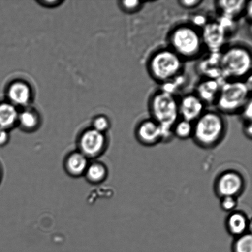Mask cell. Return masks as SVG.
<instances>
[{
    "mask_svg": "<svg viewBox=\"0 0 252 252\" xmlns=\"http://www.w3.org/2000/svg\"><path fill=\"white\" fill-rule=\"evenodd\" d=\"M244 185L243 178L239 173L234 171L226 172L222 174L217 180V193L221 197H235L243 191Z\"/></svg>",
    "mask_w": 252,
    "mask_h": 252,
    "instance_id": "obj_8",
    "label": "cell"
},
{
    "mask_svg": "<svg viewBox=\"0 0 252 252\" xmlns=\"http://www.w3.org/2000/svg\"><path fill=\"white\" fill-rule=\"evenodd\" d=\"M172 131L180 139H187L192 136L193 123L180 118L173 127Z\"/></svg>",
    "mask_w": 252,
    "mask_h": 252,
    "instance_id": "obj_19",
    "label": "cell"
},
{
    "mask_svg": "<svg viewBox=\"0 0 252 252\" xmlns=\"http://www.w3.org/2000/svg\"><path fill=\"white\" fill-rule=\"evenodd\" d=\"M31 93L28 86L24 83L13 84L9 90V97L12 102L18 105H26L31 98Z\"/></svg>",
    "mask_w": 252,
    "mask_h": 252,
    "instance_id": "obj_17",
    "label": "cell"
},
{
    "mask_svg": "<svg viewBox=\"0 0 252 252\" xmlns=\"http://www.w3.org/2000/svg\"><path fill=\"white\" fill-rule=\"evenodd\" d=\"M183 66L184 60L170 48L156 51L148 63V70L153 80L163 84L179 77Z\"/></svg>",
    "mask_w": 252,
    "mask_h": 252,
    "instance_id": "obj_4",
    "label": "cell"
},
{
    "mask_svg": "<svg viewBox=\"0 0 252 252\" xmlns=\"http://www.w3.org/2000/svg\"><path fill=\"white\" fill-rule=\"evenodd\" d=\"M233 252H252V236L246 233L238 237L234 242Z\"/></svg>",
    "mask_w": 252,
    "mask_h": 252,
    "instance_id": "obj_21",
    "label": "cell"
},
{
    "mask_svg": "<svg viewBox=\"0 0 252 252\" xmlns=\"http://www.w3.org/2000/svg\"><path fill=\"white\" fill-rule=\"evenodd\" d=\"M17 112L14 106L8 103L0 105V128H6L13 126L17 120Z\"/></svg>",
    "mask_w": 252,
    "mask_h": 252,
    "instance_id": "obj_18",
    "label": "cell"
},
{
    "mask_svg": "<svg viewBox=\"0 0 252 252\" xmlns=\"http://www.w3.org/2000/svg\"><path fill=\"white\" fill-rule=\"evenodd\" d=\"M226 224L229 233L239 237L246 234L248 228L249 221L246 215L237 212H233L228 217Z\"/></svg>",
    "mask_w": 252,
    "mask_h": 252,
    "instance_id": "obj_15",
    "label": "cell"
},
{
    "mask_svg": "<svg viewBox=\"0 0 252 252\" xmlns=\"http://www.w3.org/2000/svg\"><path fill=\"white\" fill-rule=\"evenodd\" d=\"M9 139V135L6 129L0 128V146H2L7 142Z\"/></svg>",
    "mask_w": 252,
    "mask_h": 252,
    "instance_id": "obj_29",
    "label": "cell"
},
{
    "mask_svg": "<svg viewBox=\"0 0 252 252\" xmlns=\"http://www.w3.org/2000/svg\"><path fill=\"white\" fill-rule=\"evenodd\" d=\"M203 1L202 0H180L178 1L180 6L186 9L196 8L201 5Z\"/></svg>",
    "mask_w": 252,
    "mask_h": 252,
    "instance_id": "obj_27",
    "label": "cell"
},
{
    "mask_svg": "<svg viewBox=\"0 0 252 252\" xmlns=\"http://www.w3.org/2000/svg\"><path fill=\"white\" fill-rule=\"evenodd\" d=\"M20 120L22 126L27 128H33L37 125L38 119L36 116L30 112H24L22 113Z\"/></svg>",
    "mask_w": 252,
    "mask_h": 252,
    "instance_id": "obj_23",
    "label": "cell"
},
{
    "mask_svg": "<svg viewBox=\"0 0 252 252\" xmlns=\"http://www.w3.org/2000/svg\"><path fill=\"white\" fill-rule=\"evenodd\" d=\"M205 106L195 93L185 95L179 101L180 118L193 123L206 111Z\"/></svg>",
    "mask_w": 252,
    "mask_h": 252,
    "instance_id": "obj_9",
    "label": "cell"
},
{
    "mask_svg": "<svg viewBox=\"0 0 252 252\" xmlns=\"http://www.w3.org/2000/svg\"><path fill=\"white\" fill-rule=\"evenodd\" d=\"M242 118L246 123L252 122V98L249 99L246 104L242 108L240 112Z\"/></svg>",
    "mask_w": 252,
    "mask_h": 252,
    "instance_id": "obj_25",
    "label": "cell"
},
{
    "mask_svg": "<svg viewBox=\"0 0 252 252\" xmlns=\"http://www.w3.org/2000/svg\"><path fill=\"white\" fill-rule=\"evenodd\" d=\"M149 111L151 118L162 128L163 139L169 137L173 127L180 119L179 101L176 97L164 91H158L150 98Z\"/></svg>",
    "mask_w": 252,
    "mask_h": 252,
    "instance_id": "obj_2",
    "label": "cell"
},
{
    "mask_svg": "<svg viewBox=\"0 0 252 252\" xmlns=\"http://www.w3.org/2000/svg\"><path fill=\"white\" fill-rule=\"evenodd\" d=\"M88 167V158L81 153H73L66 160L68 172L74 176H79L86 172Z\"/></svg>",
    "mask_w": 252,
    "mask_h": 252,
    "instance_id": "obj_16",
    "label": "cell"
},
{
    "mask_svg": "<svg viewBox=\"0 0 252 252\" xmlns=\"http://www.w3.org/2000/svg\"><path fill=\"white\" fill-rule=\"evenodd\" d=\"M226 122L218 111H205L193 123L192 137L199 145L204 147L216 145L226 132Z\"/></svg>",
    "mask_w": 252,
    "mask_h": 252,
    "instance_id": "obj_5",
    "label": "cell"
},
{
    "mask_svg": "<svg viewBox=\"0 0 252 252\" xmlns=\"http://www.w3.org/2000/svg\"><path fill=\"white\" fill-rule=\"evenodd\" d=\"M252 90L245 81H224L216 102L217 111L221 114L240 113L251 97Z\"/></svg>",
    "mask_w": 252,
    "mask_h": 252,
    "instance_id": "obj_6",
    "label": "cell"
},
{
    "mask_svg": "<svg viewBox=\"0 0 252 252\" xmlns=\"http://www.w3.org/2000/svg\"><path fill=\"white\" fill-rule=\"evenodd\" d=\"M219 67L223 81L245 80L252 73L250 49L238 44L224 48L220 56Z\"/></svg>",
    "mask_w": 252,
    "mask_h": 252,
    "instance_id": "obj_1",
    "label": "cell"
},
{
    "mask_svg": "<svg viewBox=\"0 0 252 252\" xmlns=\"http://www.w3.org/2000/svg\"><path fill=\"white\" fill-rule=\"evenodd\" d=\"M136 136L143 144L153 145L163 140V130L158 123L150 118L143 120L138 125Z\"/></svg>",
    "mask_w": 252,
    "mask_h": 252,
    "instance_id": "obj_11",
    "label": "cell"
},
{
    "mask_svg": "<svg viewBox=\"0 0 252 252\" xmlns=\"http://www.w3.org/2000/svg\"><path fill=\"white\" fill-rule=\"evenodd\" d=\"M143 2L138 0H124L121 2L122 9L127 13H135L140 11L143 6Z\"/></svg>",
    "mask_w": 252,
    "mask_h": 252,
    "instance_id": "obj_22",
    "label": "cell"
},
{
    "mask_svg": "<svg viewBox=\"0 0 252 252\" xmlns=\"http://www.w3.org/2000/svg\"><path fill=\"white\" fill-rule=\"evenodd\" d=\"M236 197L231 196H225L221 197V207L224 211H233L237 206Z\"/></svg>",
    "mask_w": 252,
    "mask_h": 252,
    "instance_id": "obj_24",
    "label": "cell"
},
{
    "mask_svg": "<svg viewBox=\"0 0 252 252\" xmlns=\"http://www.w3.org/2000/svg\"><path fill=\"white\" fill-rule=\"evenodd\" d=\"M223 80L205 78L196 86V94L206 105H215Z\"/></svg>",
    "mask_w": 252,
    "mask_h": 252,
    "instance_id": "obj_12",
    "label": "cell"
},
{
    "mask_svg": "<svg viewBox=\"0 0 252 252\" xmlns=\"http://www.w3.org/2000/svg\"><path fill=\"white\" fill-rule=\"evenodd\" d=\"M247 2L245 0H220L216 1V6L221 16L235 21L244 14Z\"/></svg>",
    "mask_w": 252,
    "mask_h": 252,
    "instance_id": "obj_13",
    "label": "cell"
},
{
    "mask_svg": "<svg viewBox=\"0 0 252 252\" xmlns=\"http://www.w3.org/2000/svg\"><path fill=\"white\" fill-rule=\"evenodd\" d=\"M86 177L90 182L99 183L102 182L107 176V171L106 167L100 163H94L88 165L86 171Z\"/></svg>",
    "mask_w": 252,
    "mask_h": 252,
    "instance_id": "obj_20",
    "label": "cell"
},
{
    "mask_svg": "<svg viewBox=\"0 0 252 252\" xmlns=\"http://www.w3.org/2000/svg\"><path fill=\"white\" fill-rule=\"evenodd\" d=\"M228 32L218 21L208 22L202 28L203 46L211 53H220L224 49Z\"/></svg>",
    "mask_w": 252,
    "mask_h": 252,
    "instance_id": "obj_7",
    "label": "cell"
},
{
    "mask_svg": "<svg viewBox=\"0 0 252 252\" xmlns=\"http://www.w3.org/2000/svg\"><path fill=\"white\" fill-rule=\"evenodd\" d=\"M244 132L247 137L249 138H252V122L246 123L244 127Z\"/></svg>",
    "mask_w": 252,
    "mask_h": 252,
    "instance_id": "obj_31",
    "label": "cell"
},
{
    "mask_svg": "<svg viewBox=\"0 0 252 252\" xmlns=\"http://www.w3.org/2000/svg\"><path fill=\"white\" fill-rule=\"evenodd\" d=\"M192 26L196 27L197 29V27H201L202 29L205 25H206L208 21H207L206 17L203 16L202 14L196 15L192 19Z\"/></svg>",
    "mask_w": 252,
    "mask_h": 252,
    "instance_id": "obj_28",
    "label": "cell"
},
{
    "mask_svg": "<svg viewBox=\"0 0 252 252\" xmlns=\"http://www.w3.org/2000/svg\"><path fill=\"white\" fill-rule=\"evenodd\" d=\"M105 145V138L103 133L91 129L84 133L81 138V153L87 158L95 157L103 152Z\"/></svg>",
    "mask_w": 252,
    "mask_h": 252,
    "instance_id": "obj_10",
    "label": "cell"
},
{
    "mask_svg": "<svg viewBox=\"0 0 252 252\" xmlns=\"http://www.w3.org/2000/svg\"><path fill=\"white\" fill-rule=\"evenodd\" d=\"M220 53H211L208 58L204 59V60L200 63L199 70L205 78L223 80L221 77L219 67Z\"/></svg>",
    "mask_w": 252,
    "mask_h": 252,
    "instance_id": "obj_14",
    "label": "cell"
},
{
    "mask_svg": "<svg viewBox=\"0 0 252 252\" xmlns=\"http://www.w3.org/2000/svg\"><path fill=\"white\" fill-rule=\"evenodd\" d=\"M168 41L170 48L184 61L197 58L204 47L201 32L189 24L175 27L170 32Z\"/></svg>",
    "mask_w": 252,
    "mask_h": 252,
    "instance_id": "obj_3",
    "label": "cell"
},
{
    "mask_svg": "<svg viewBox=\"0 0 252 252\" xmlns=\"http://www.w3.org/2000/svg\"><path fill=\"white\" fill-rule=\"evenodd\" d=\"M94 129L103 133L104 131L107 130L108 127H109V122H108L107 118L100 117L95 120L94 123Z\"/></svg>",
    "mask_w": 252,
    "mask_h": 252,
    "instance_id": "obj_26",
    "label": "cell"
},
{
    "mask_svg": "<svg viewBox=\"0 0 252 252\" xmlns=\"http://www.w3.org/2000/svg\"><path fill=\"white\" fill-rule=\"evenodd\" d=\"M244 14H245L249 21H252V1L247 2L245 10H244Z\"/></svg>",
    "mask_w": 252,
    "mask_h": 252,
    "instance_id": "obj_30",
    "label": "cell"
}]
</instances>
